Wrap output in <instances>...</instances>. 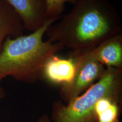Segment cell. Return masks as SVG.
Segmentation results:
<instances>
[{"label":"cell","instance_id":"cell-2","mask_svg":"<svg viewBox=\"0 0 122 122\" xmlns=\"http://www.w3.org/2000/svg\"><path fill=\"white\" fill-rule=\"evenodd\" d=\"M56 22L48 20L41 27L28 35L8 37L0 51V99L5 96L1 82L7 76L27 83L42 78L44 66L48 59L63 50L58 43L44 40L47 29Z\"/></svg>","mask_w":122,"mask_h":122},{"label":"cell","instance_id":"cell-1","mask_svg":"<svg viewBox=\"0 0 122 122\" xmlns=\"http://www.w3.org/2000/svg\"><path fill=\"white\" fill-rule=\"evenodd\" d=\"M60 20L49 25L47 40L70 51L91 49L122 33L120 15L109 0H80Z\"/></svg>","mask_w":122,"mask_h":122},{"label":"cell","instance_id":"cell-3","mask_svg":"<svg viewBox=\"0 0 122 122\" xmlns=\"http://www.w3.org/2000/svg\"><path fill=\"white\" fill-rule=\"evenodd\" d=\"M122 96V69L107 67L98 81L67 103H53L51 122H97L95 106L98 101L109 98L120 104Z\"/></svg>","mask_w":122,"mask_h":122},{"label":"cell","instance_id":"cell-7","mask_svg":"<svg viewBox=\"0 0 122 122\" xmlns=\"http://www.w3.org/2000/svg\"><path fill=\"white\" fill-rule=\"evenodd\" d=\"M94 58L105 67L122 69V33L103 41L92 49Z\"/></svg>","mask_w":122,"mask_h":122},{"label":"cell","instance_id":"cell-9","mask_svg":"<svg viewBox=\"0 0 122 122\" xmlns=\"http://www.w3.org/2000/svg\"><path fill=\"white\" fill-rule=\"evenodd\" d=\"M80 0H45L46 17L48 20L57 22L65 10V6L69 2L74 5Z\"/></svg>","mask_w":122,"mask_h":122},{"label":"cell","instance_id":"cell-8","mask_svg":"<svg viewBox=\"0 0 122 122\" xmlns=\"http://www.w3.org/2000/svg\"><path fill=\"white\" fill-rule=\"evenodd\" d=\"M24 30L19 16L5 0H0V51L8 37L22 35Z\"/></svg>","mask_w":122,"mask_h":122},{"label":"cell","instance_id":"cell-11","mask_svg":"<svg viewBox=\"0 0 122 122\" xmlns=\"http://www.w3.org/2000/svg\"><path fill=\"white\" fill-rule=\"evenodd\" d=\"M37 122H51V121L46 114H44L40 117Z\"/></svg>","mask_w":122,"mask_h":122},{"label":"cell","instance_id":"cell-5","mask_svg":"<svg viewBox=\"0 0 122 122\" xmlns=\"http://www.w3.org/2000/svg\"><path fill=\"white\" fill-rule=\"evenodd\" d=\"M22 20L24 29L32 32L47 21L45 0H5Z\"/></svg>","mask_w":122,"mask_h":122},{"label":"cell","instance_id":"cell-10","mask_svg":"<svg viewBox=\"0 0 122 122\" xmlns=\"http://www.w3.org/2000/svg\"><path fill=\"white\" fill-rule=\"evenodd\" d=\"M120 104L113 102L107 109L97 115V122H118Z\"/></svg>","mask_w":122,"mask_h":122},{"label":"cell","instance_id":"cell-4","mask_svg":"<svg viewBox=\"0 0 122 122\" xmlns=\"http://www.w3.org/2000/svg\"><path fill=\"white\" fill-rule=\"evenodd\" d=\"M91 49L70 51L68 56L74 59L76 71L68 84L61 86L60 96L67 103L80 96L103 75L106 67L94 58Z\"/></svg>","mask_w":122,"mask_h":122},{"label":"cell","instance_id":"cell-6","mask_svg":"<svg viewBox=\"0 0 122 122\" xmlns=\"http://www.w3.org/2000/svg\"><path fill=\"white\" fill-rule=\"evenodd\" d=\"M75 71V63L72 58L69 56L61 58L55 54L46 62L42 70V78L61 86L72 81Z\"/></svg>","mask_w":122,"mask_h":122}]
</instances>
